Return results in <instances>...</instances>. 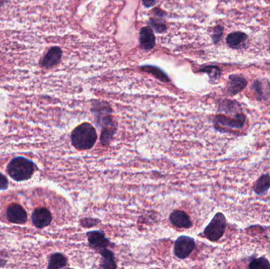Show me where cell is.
<instances>
[{"mask_svg":"<svg viewBox=\"0 0 270 269\" xmlns=\"http://www.w3.org/2000/svg\"><path fill=\"white\" fill-rule=\"evenodd\" d=\"M71 140L72 145L78 150L91 149L97 141V130L90 123H82L74 129Z\"/></svg>","mask_w":270,"mask_h":269,"instance_id":"cell-1","label":"cell"},{"mask_svg":"<svg viewBox=\"0 0 270 269\" xmlns=\"http://www.w3.org/2000/svg\"><path fill=\"white\" fill-rule=\"evenodd\" d=\"M36 169L37 167L32 160L23 156H18L9 162L7 171L15 181L24 182L32 178Z\"/></svg>","mask_w":270,"mask_h":269,"instance_id":"cell-2","label":"cell"},{"mask_svg":"<svg viewBox=\"0 0 270 269\" xmlns=\"http://www.w3.org/2000/svg\"><path fill=\"white\" fill-rule=\"evenodd\" d=\"M91 112L95 119L97 126L102 128L117 129V124L112 119V109L105 101H93L92 102Z\"/></svg>","mask_w":270,"mask_h":269,"instance_id":"cell-3","label":"cell"},{"mask_svg":"<svg viewBox=\"0 0 270 269\" xmlns=\"http://www.w3.org/2000/svg\"><path fill=\"white\" fill-rule=\"evenodd\" d=\"M227 221L225 215L217 213L204 231V235L211 242H217L222 238L226 230Z\"/></svg>","mask_w":270,"mask_h":269,"instance_id":"cell-4","label":"cell"},{"mask_svg":"<svg viewBox=\"0 0 270 269\" xmlns=\"http://www.w3.org/2000/svg\"><path fill=\"white\" fill-rule=\"evenodd\" d=\"M195 248V242L189 236H180L175 241L174 253L179 259H185L190 256Z\"/></svg>","mask_w":270,"mask_h":269,"instance_id":"cell-5","label":"cell"},{"mask_svg":"<svg viewBox=\"0 0 270 269\" xmlns=\"http://www.w3.org/2000/svg\"><path fill=\"white\" fill-rule=\"evenodd\" d=\"M246 116L242 113L236 114L232 119L226 117L223 115H220L215 117L216 126H221L226 128L236 129V130L243 129L246 124Z\"/></svg>","mask_w":270,"mask_h":269,"instance_id":"cell-6","label":"cell"},{"mask_svg":"<svg viewBox=\"0 0 270 269\" xmlns=\"http://www.w3.org/2000/svg\"><path fill=\"white\" fill-rule=\"evenodd\" d=\"M7 218L12 224H24L27 221L28 215L22 205L13 203L7 209Z\"/></svg>","mask_w":270,"mask_h":269,"instance_id":"cell-7","label":"cell"},{"mask_svg":"<svg viewBox=\"0 0 270 269\" xmlns=\"http://www.w3.org/2000/svg\"><path fill=\"white\" fill-rule=\"evenodd\" d=\"M87 238L90 247L97 250L98 253L102 249L108 248L111 244L105 236V233L102 231H90L87 233Z\"/></svg>","mask_w":270,"mask_h":269,"instance_id":"cell-8","label":"cell"},{"mask_svg":"<svg viewBox=\"0 0 270 269\" xmlns=\"http://www.w3.org/2000/svg\"><path fill=\"white\" fill-rule=\"evenodd\" d=\"M52 221V215L47 208H37L32 214V222L37 228L48 227Z\"/></svg>","mask_w":270,"mask_h":269,"instance_id":"cell-9","label":"cell"},{"mask_svg":"<svg viewBox=\"0 0 270 269\" xmlns=\"http://www.w3.org/2000/svg\"><path fill=\"white\" fill-rule=\"evenodd\" d=\"M62 51L58 47L50 48L49 51L40 60V66L45 69H51L59 63L62 58Z\"/></svg>","mask_w":270,"mask_h":269,"instance_id":"cell-10","label":"cell"},{"mask_svg":"<svg viewBox=\"0 0 270 269\" xmlns=\"http://www.w3.org/2000/svg\"><path fill=\"white\" fill-rule=\"evenodd\" d=\"M141 48L145 51H150L155 47L156 37L150 26L143 27L139 33Z\"/></svg>","mask_w":270,"mask_h":269,"instance_id":"cell-11","label":"cell"},{"mask_svg":"<svg viewBox=\"0 0 270 269\" xmlns=\"http://www.w3.org/2000/svg\"><path fill=\"white\" fill-rule=\"evenodd\" d=\"M154 13V17L150 18L149 21V26L154 30L156 33H163L167 30V26L164 21V17L167 14L159 8H155L152 11Z\"/></svg>","mask_w":270,"mask_h":269,"instance_id":"cell-12","label":"cell"},{"mask_svg":"<svg viewBox=\"0 0 270 269\" xmlns=\"http://www.w3.org/2000/svg\"><path fill=\"white\" fill-rule=\"evenodd\" d=\"M169 219L172 225L179 228L187 229L192 227V221L190 216L183 211H174L170 215Z\"/></svg>","mask_w":270,"mask_h":269,"instance_id":"cell-13","label":"cell"},{"mask_svg":"<svg viewBox=\"0 0 270 269\" xmlns=\"http://www.w3.org/2000/svg\"><path fill=\"white\" fill-rule=\"evenodd\" d=\"M254 95L259 101H266L270 95V84L265 79L256 80L252 85Z\"/></svg>","mask_w":270,"mask_h":269,"instance_id":"cell-14","label":"cell"},{"mask_svg":"<svg viewBox=\"0 0 270 269\" xmlns=\"http://www.w3.org/2000/svg\"><path fill=\"white\" fill-rule=\"evenodd\" d=\"M229 80L230 81L228 84V92L231 96H235L240 93L247 84L246 79L239 74L231 75Z\"/></svg>","mask_w":270,"mask_h":269,"instance_id":"cell-15","label":"cell"},{"mask_svg":"<svg viewBox=\"0 0 270 269\" xmlns=\"http://www.w3.org/2000/svg\"><path fill=\"white\" fill-rule=\"evenodd\" d=\"M270 189V175L268 174H263L254 183V192L257 195H263L266 194Z\"/></svg>","mask_w":270,"mask_h":269,"instance_id":"cell-16","label":"cell"},{"mask_svg":"<svg viewBox=\"0 0 270 269\" xmlns=\"http://www.w3.org/2000/svg\"><path fill=\"white\" fill-rule=\"evenodd\" d=\"M99 253L101 256V267L103 268L110 269L116 268L117 265L115 263V256L112 251L109 250L108 248L100 251Z\"/></svg>","mask_w":270,"mask_h":269,"instance_id":"cell-17","label":"cell"},{"mask_svg":"<svg viewBox=\"0 0 270 269\" xmlns=\"http://www.w3.org/2000/svg\"><path fill=\"white\" fill-rule=\"evenodd\" d=\"M140 69L143 71L154 75L156 78L158 79L162 82L168 83L171 81L168 74L165 72L163 71L161 68L157 67V66L146 65V66H141Z\"/></svg>","mask_w":270,"mask_h":269,"instance_id":"cell-18","label":"cell"},{"mask_svg":"<svg viewBox=\"0 0 270 269\" xmlns=\"http://www.w3.org/2000/svg\"><path fill=\"white\" fill-rule=\"evenodd\" d=\"M246 34L241 32H236V33H230L229 35L227 37L226 42L229 47L232 48H239L244 44L246 41Z\"/></svg>","mask_w":270,"mask_h":269,"instance_id":"cell-19","label":"cell"},{"mask_svg":"<svg viewBox=\"0 0 270 269\" xmlns=\"http://www.w3.org/2000/svg\"><path fill=\"white\" fill-rule=\"evenodd\" d=\"M68 262L66 256L60 253H55L50 256L48 260V269L62 268L68 266Z\"/></svg>","mask_w":270,"mask_h":269,"instance_id":"cell-20","label":"cell"},{"mask_svg":"<svg viewBox=\"0 0 270 269\" xmlns=\"http://www.w3.org/2000/svg\"><path fill=\"white\" fill-rule=\"evenodd\" d=\"M198 72L207 73L210 78L214 81H217L221 74V70L217 66H206L200 69Z\"/></svg>","mask_w":270,"mask_h":269,"instance_id":"cell-21","label":"cell"},{"mask_svg":"<svg viewBox=\"0 0 270 269\" xmlns=\"http://www.w3.org/2000/svg\"><path fill=\"white\" fill-rule=\"evenodd\" d=\"M250 269H270V264L268 260L264 256H261L259 258L254 259L250 262L248 266Z\"/></svg>","mask_w":270,"mask_h":269,"instance_id":"cell-22","label":"cell"},{"mask_svg":"<svg viewBox=\"0 0 270 269\" xmlns=\"http://www.w3.org/2000/svg\"><path fill=\"white\" fill-rule=\"evenodd\" d=\"M221 108V111H224V112H227V113H229V108H231L232 112V111H236L239 108V105L236 104L235 101H227L223 103Z\"/></svg>","mask_w":270,"mask_h":269,"instance_id":"cell-23","label":"cell"},{"mask_svg":"<svg viewBox=\"0 0 270 269\" xmlns=\"http://www.w3.org/2000/svg\"><path fill=\"white\" fill-rule=\"evenodd\" d=\"M223 34V28L221 26H217V27L214 29V33L212 34L213 41L215 44L219 42L220 40H221V37H222Z\"/></svg>","mask_w":270,"mask_h":269,"instance_id":"cell-24","label":"cell"},{"mask_svg":"<svg viewBox=\"0 0 270 269\" xmlns=\"http://www.w3.org/2000/svg\"><path fill=\"white\" fill-rule=\"evenodd\" d=\"M98 220L95 219L84 218L81 220V224L83 227H94L97 224Z\"/></svg>","mask_w":270,"mask_h":269,"instance_id":"cell-25","label":"cell"},{"mask_svg":"<svg viewBox=\"0 0 270 269\" xmlns=\"http://www.w3.org/2000/svg\"><path fill=\"white\" fill-rule=\"evenodd\" d=\"M9 182L8 178L4 174L0 172V191H5L8 188Z\"/></svg>","mask_w":270,"mask_h":269,"instance_id":"cell-26","label":"cell"},{"mask_svg":"<svg viewBox=\"0 0 270 269\" xmlns=\"http://www.w3.org/2000/svg\"><path fill=\"white\" fill-rule=\"evenodd\" d=\"M143 4L146 8H153L157 4V0H143Z\"/></svg>","mask_w":270,"mask_h":269,"instance_id":"cell-27","label":"cell"},{"mask_svg":"<svg viewBox=\"0 0 270 269\" xmlns=\"http://www.w3.org/2000/svg\"><path fill=\"white\" fill-rule=\"evenodd\" d=\"M6 3V0H0V7L1 6L4 5V4Z\"/></svg>","mask_w":270,"mask_h":269,"instance_id":"cell-28","label":"cell"}]
</instances>
